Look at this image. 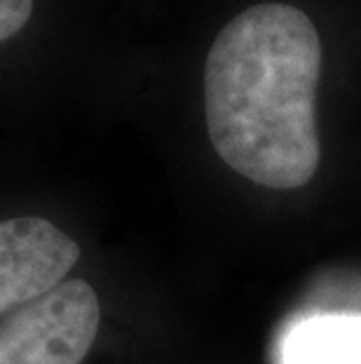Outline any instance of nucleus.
<instances>
[{"mask_svg":"<svg viewBox=\"0 0 361 364\" xmlns=\"http://www.w3.org/2000/svg\"><path fill=\"white\" fill-rule=\"evenodd\" d=\"M284 364H361V315H314L284 341Z\"/></svg>","mask_w":361,"mask_h":364,"instance_id":"obj_4","label":"nucleus"},{"mask_svg":"<svg viewBox=\"0 0 361 364\" xmlns=\"http://www.w3.org/2000/svg\"><path fill=\"white\" fill-rule=\"evenodd\" d=\"M99 324L94 287L80 277L64 280L0 320V364H82Z\"/></svg>","mask_w":361,"mask_h":364,"instance_id":"obj_2","label":"nucleus"},{"mask_svg":"<svg viewBox=\"0 0 361 364\" xmlns=\"http://www.w3.org/2000/svg\"><path fill=\"white\" fill-rule=\"evenodd\" d=\"M321 41L303 10L247 7L221 28L204 66L211 146L237 174L272 191H296L319 169L317 85Z\"/></svg>","mask_w":361,"mask_h":364,"instance_id":"obj_1","label":"nucleus"},{"mask_svg":"<svg viewBox=\"0 0 361 364\" xmlns=\"http://www.w3.org/2000/svg\"><path fill=\"white\" fill-rule=\"evenodd\" d=\"M35 0H0V43L28 24Z\"/></svg>","mask_w":361,"mask_h":364,"instance_id":"obj_5","label":"nucleus"},{"mask_svg":"<svg viewBox=\"0 0 361 364\" xmlns=\"http://www.w3.org/2000/svg\"><path fill=\"white\" fill-rule=\"evenodd\" d=\"M80 261V245L45 216L0 221V315L52 291Z\"/></svg>","mask_w":361,"mask_h":364,"instance_id":"obj_3","label":"nucleus"}]
</instances>
